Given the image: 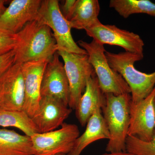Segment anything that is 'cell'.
<instances>
[{
	"mask_svg": "<svg viewBox=\"0 0 155 155\" xmlns=\"http://www.w3.org/2000/svg\"><path fill=\"white\" fill-rule=\"evenodd\" d=\"M84 30L93 40L102 44L118 46L125 51L143 55L144 42L138 35L133 32L115 25H104L99 19Z\"/></svg>",
	"mask_w": 155,
	"mask_h": 155,
	"instance_id": "obj_8",
	"label": "cell"
},
{
	"mask_svg": "<svg viewBox=\"0 0 155 155\" xmlns=\"http://www.w3.org/2000/svg\"><path fill=\"white\" fill-rule=\"evenodd\" d=\"M24 101L22 66L14 64L0 76V109L22 110Z\"/></svg>",
	"mask_w": 155,
	"mask_h": 155,
	"instance_id": "obj_10",
	"label": "cell"
},
{
	"mask_svg": "<svg viewBox=\"0 0 155 155\" xmlns=\"http://www.w3.org/2000/svg\"><path fill=\"white\" fill-rule=\"evenodd\" d=\"M155 87L152 92L144 99L134 104L131 102L130 124L128 136L143 141H150L155 132V115L153 101Z\"/></svg>",
	"mask_w": 155,
	"mask_h": 155,
	"instance_id": "obj_9",
	"label": "cell"
},
{
	"mask_svg": "<svg viewBox=\"0 0 155 155\" xmlns=\"http://www.w3.org/2000/svg\"><path fill=\"white\" fill-rule=\"evenodd\" d=\"M0 155H34L31 137L0 128Z\"/></svg>",
	"mask_w": 155,
	"mask_h": 155,
	"instance_id": "obj_17",
	"label": "cell"
},
{
	"mask_svg": "<svg viewBox=\"0 0 155 155\" xmlns=\"http://www.w3.org/2000/svg\"><path fill=\"white\" fill-rule=\"evenodd\" d=\"M153 105L155 115V95L154 97L153 101Z\"/></svg>",
	"mask_w": 155,
	"mask_h": 155,
	"instance_id": "obj_27",
	"label": "cell"
},
{
	"mask_svg": "<svg viewBox=\"0 0 155 155\" xmlns=\"http://www.w3.org/2000/svg\"><path fill=\"white\" fill-rule=\"evenodd\" d=\"M17 43L16 34L0 29V56L14 50Z\"/></svg>",
	"mask_w": 155,
	"mask_h": 155,
	"instance_id": "obj_22",
	"label": "cell"
},
{
	"mask_svg": "<svg viewBox=\"0 0 155 155\" xmlns=\"http://www.w3.org/2000/svg\"><path fill=\"white\" fill-rule=\"evenodd\" d=\"M106 104L105 94L102 91L96 75L87 82L85 90L76 108V115L82 127L86 125L91 116L97 109H102Z\"/></svg>",
	"mask_w": 155,
	"mask_h": 155,
	"instance_id": "obj_15",
	"label": "cell"
},
{
	"mask_svg": "<svg viewBox=\"0 0 155 155\" xmlns=\"http://www.w3.org/2000/svg\"><path fill=\"white\" fill-rule=\"evenodd\" d=\"M7 2L5 0H0V16L4 13L7 8L5 6V3Z\"/></svg>",
	"mask_w": 155,
	"mask_h": 155,
	"instance_id": "obj_26",
	"label": "cell"
},
{
	"mask_svg": "<svg viewBox=\"0 0 155 155\" xmlns=\"http://www.w3.org/2000/svg\"><path fill=\"white\" fill-rule=\"evenodd\" d=\"M59 57L57 52L48 62L42 78L41 96L55 98L68 106L69 81L64 64L60 61Z\"/></svg>",
	"mask_w": 155,
	"mask_h": 155,
	"instance_id": "obj_11",
	"label": "cell"
},
{
	"mask_svg": "<svg viewBox=\"0 0 155 155\" xmlns=\"http://www.w3.org/2000/svg\"><path fill=\"white\" fill-rule=\"evenodd\" d=\"M85 131L75 141L74 147L67 155H80L84 150L92 143L102 139H110L107 126L102 114L97 109L88 119Z\"/></svg>",
	"mask_w": 155,
	"mask_h": 155,
	"instance_id": "obj_16",
	"label": "cell"
},
{
	"mask_svg": "<svg viewBox=\"0 0 155 155\" xmlns=\"http://www.w3.org/2000/svg\"><path fill=\"white\" fill-rule=\"evenodd\" d=\"M42 0H13L0 16V29L17 34L36 19Z\"/></svg>",
	"mask_w": 155,
	"mask_h": 155,
	"instance_id": "obj_12",
	"label": "cell"
},
{
	"mask_svg": "<svg viewBox=\"0 0 155 155\" xmlns=\"http://www.w3.org/2000/svg\"><path fill=\"white\" fill-rule=\"evenodd\" d=\"M36 19L48 25L55 39L58 51L72 54H87L86 51L74 41L71 34L70 22L61 12L57 0H43Z\"/></svg>",
	"mask_w": 155,
	"mask_h": 155,
	"instance_id": "obj_5",
	"label": "cell"
},
{
	"mask_svg": "<svg viewBox=\"0 0 155 155\" xmlns=\"http://www.w3.org/2000/svg\"><path fill=\"white\" fill-rule=\"evenodd\" d=\"M14 50L0 56V76L14 64Z\"/></svg>",
	"mask_w": 155,
	"mask_h": 155,
	"instance_id": "obj_23",
	"label": "cell"
},
{
	"mask_svg": "<svg viewBox=\"0 0 155 155\" xmlns=\"http://www.w3.org/2000/svg\"><path fill=\"white\" fill-rule=\"evenodd\" d=\"M63 59L64 66L69 81V100L68 106L75 110L85 90L89 78L95 74L89 63L87 54H78L58 51Z\"/></svg>",
	"mask_w": 155,
	"mask_h": 155,
	"instance_id": "obj_7",
	"label": "cell"
},
{
	"mask_svg": "<svg viewBox=\"0 0 155 155\" xmlns=\"http://www.w3.org/2000/svg\"><path fill=\"white\" fill-rule=\"evenodd\" d=\"M48 62L42 60L21 64L25 89L23 110L31 118L38 110L42 78Z\"/></svg>",
	"mask_w": 155,
	"mask_h": 155,
	"instance_id": "obj_14",
	"label": "cell"
},
{
	"mask_svg": "<svg viewBox=\"0 0 155 155\" xmlns=\"http://www.w3.org/2000/svg\"><path fill=\"white\" fill-rule=\"evenodd\" d=\"M126 151L136 155H155V132L150 141H143L134 137H127Z\"/></svg>",
	"mask_w": 155,
	"mask_h": 155,
	"instance_id": "obj_21",
	"label": "cell"
},
{
	"mask_svg": "<svg viewBox=\"0 0 155 155\" xmlns=\"http://www.w3.org/2000/svg\"><path fill=\"white\" fill-rule=\"evenodd\" d=\"M72 109L61 100L51 97H41L38 110L32 117L38 133L56 130L64 123Z\"/></svg>",
	"mask_w": 155,
	"mask_h": 155,
	"instance_id": "obj_13",
	"label": "cell"
},
{
	"mask_svg": "<svg viewBox=\"0 0 155 155\" xmlns=\"http://www.w3.org/2000/svg\"><path fill=\"white\" fill-rule=\"evenodd\" d=\"M101 8L98 0H77L69 20L72 28L85 30L98 19Z\"/></svg>",
	"mask_w": 155,
	"mask_h": 155,
	"instance_id": "obj_18",
	"label": "cell"
},
{
	"mask_svg": "<svg viewBox=\"0 0 155 155\" xmlns=\"http://www.w3.org/2000/svg\"><path fill=\"white\" fill-rule=\"evenodd\" d=\"M16 35L14 64L49 61L58 52V46L51 28L37 19L28 22Z\"/></svg>",
	"mask_w": 155,
	"mask_h": 155,
	"instance_id": "obj_1",
	"label": "cell"
},
{
	"mask_svg": "<svg viewBox=\"0 0 155 155\" xmlns=\"http://www.w3.org/2000/svg\"><path fill=\"white\" fill-rule=\"evenodd\" d=\"M101 155H136L128 152H120L109 153H104Z\"/></svg>",
	"mask_w": 155,
	"mask_h": 155,
	"instance_id": "obj_25",
	"label": "cell"
},
{
	"mask_svg": "<svg viewBox=\"0 0 155 155\" xmlns=\"http://www.w3.org/2000/svg\"><path fill=\"white\" fill-rule=\"evenodd\" d=\"M67 155L64 154H58V155Z\"/></svg>",
	"mask_w": 155,
	"mask_h": 155,
	"instance_id": "obj_28",
	"label": "cell"
},
{
	"mask_svg": "<svg viewBox=\"0 0 155 155\" xmlns=\"http://www.w3.org/2000/svg\"><path fill=\"white\" fill-rule=\"evenodd\" d=\"M110 67L123 78L130 87L131 102L135 104L144 99L155 87V72L146 73L134 67V64L141 61L143 55L129 52L113 53L105 52Z\"/></svg>",
	"mask_w": 155,
	"mask_h": 155,
	"instance_id": "obj_3",
	"label": "cell"
},
{
	"mask_svg": "<svg viewBox=\"0 0 155 155\" xmlns=\"http://www.w3.org/2000/svg\"><path fill=\"white\" fill-rule=\"evenodd\" d=\"M106 104L102 109L110 138L106 147L108 153L125 152L130 124V94L116 95L107 94Z\"/></svg>",
	"mask_w": 155,
	"mask_h": 155,
	"instance_id": "obj_2",
	"label": "cell"
},
{
	"mask_svg": "<svg viewBox=\"0 0 155 155\" xmlns=\"http://www.w3.org/2000/svg\"><path fill=\"white\" fill-rule=\"evenodd\" d=\"M109 6L125 19L137 14L155 17V4L149 0H111Z\"/></svg>",
	"mask_w": 155,
	"mask_h": 155,
	"instance_id": "obj_20",
	"label": "cell"
},
{
	"mask_svg": "<svg viewBox=\"0 0 155 155\" xmlns=\"http://www.w3.org/2000/svg\"><path fill=\"white\" fill-rule=\"evenodd\" d=\"M79 136L77 125L66 123L58 130L35 134L31 137L34 155L69 154Z\"/></svg>",
	"mask_w": 155,
	"mask_h": 155,
	"instance_id": "obj_6",
	"label": "cell"
},
{
	"mask_svg": "<svg viewBox=\"0 0 155 155\" xmlns=\"http://www.w3.org/2000/svg\"><path fill=\"white\" fill-rule=\"evenodd\" d=\"M78 43L87 53L89 62L94 69L100 87L105 94H130V87L126 81L110 67L104 45L94 40L91 42L80 40Z\"/></svg>",
	"mask_w": 155,
	"mask_h": 155,
	"instance_id": "obj_4",
	"label": "cell"
},
{
	"mask_svg": "<svg viewBox=\"0 0 155 155\" xmlns=\"http://www.w3.org/2000/svg\"><path fill=\"white\" fill-rule=\"evenodd\" d=\"M77 0H66L61 8V12L64 17L69 21L75 8Z\"/></svg>",
	"mask_w": 155,
	"mask_h": 155,
	"instance_id": "obj_24",
	"label": "cell"
},
{
	"mask_svg": "<svg viewBox=\"0 0 155 155\" xmlns=\"http://www.w3.org/2000/svg\"><path fill=\"white\" fill-rule=\"evenodd\" d=\"M0 126L14 127L21 130L25 135L32 136L38 133L32 118L25 111L0 109Z\"/></svg>",
	"mask_w": 155,
	"mask_h": 155,
	"instance_id": "obj_19",
	"label": "cell"
}]
</instances>
